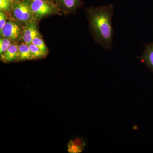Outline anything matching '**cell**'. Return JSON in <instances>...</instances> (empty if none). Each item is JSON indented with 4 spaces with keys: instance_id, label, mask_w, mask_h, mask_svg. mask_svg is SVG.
<instances>
[{
    "instance_id": "1",
    "label": "cell",
    "mask_w": 153,
    "mask_h": 153,
    "mask_svg": "<svg viewBox=\"0 0 153 153\" xmlns=\"http://www.w3.org/2000/svg\"><path fill=\"white\" fill-rule=\"evenodd\" d=\"M86 17L89 23V31L95 42L104 50L112 49V19L114 6L112 4L100 7H91L86 9Z\"/></svg>"
},
{
    "instance_id": "2",
    "label": "cell",
    "mask_w": 153,
    "mask_h": 153,
    "mask_svg": "<svg viewBox=\"0 0 153 153\" xmlns=\"http://www.w3.org/2000/svg\"><path fill=\"white\" fill-rule=\"evenodd\" d=\"M33 19L39 23L42 19L61 13L53 0H30Z\"/></svg>"
},
{
    "instance_id": "3",
    "label": "cell",
    "mask_w": 153,
    "mask_h": 153,
    "mask_svg": "<svg viewBox=\"0 0 153 153\" xmlns=\"http://www.w3.org/2000/svg\"><path fill=\"white\" fill-rule=\"evenodd\" d=\"M24 26L12 18H10L2 29L0 30V37L8 38L12 42L22 41Z\"/></svg>"
},
{
    "instance_id": "4",
    "label": "cell",
    "mask_w": 153,
    "mask_h": 153,
    "mask_svg": "<svg viewBox=\"0 0 153 153\" xmlns=\"http://www.w3.org/2000/svg\"><path fill=\"white\" fill-rule=\"evenodd\" d=\"M11 18L20 22L24 27L33 19L30 0H22L14 3Z\"/></svg>"
},
{
    "instance_id": "5",
    "label": "cell",
    "mask_w": 153,
    "mask_h": 153,
    "mask_svg": "<svg viewBox=\"0 0 153 153\" xmlns=\"http://www.w3.org/2000/svg\"><path fill=\"white\" fill-rule=\"evenodd\" d=\"M60 12L65 15L75 14L84 4L82 0H54Z\"/></svg>"
},
{
    "instance_id": "6",
    "label": "cell",
    "mask_w": 153,
    "mask_h": 153,
    "mask_svg": "<svg viewBox=\"0 0 153 153\" xmlns=\"http://www.w3.org/2000/svg\"><path fill=\"white\" fill-rule=\"evenodd\" d=\"M39 23L34 19L28 22L24 27L22 41L25 44L30 45L32 41L36 37H42L39 29Z\"/></svg>"
},
{
    "instance_id": "7",
    "label": "cell",
    "mask_w": 153,
    "mask_h": 153,
    "mask_svg": "<svg viewBox=\"0 0 153 153\" xmlns=\"http://www.w3.org/2000/svg\"><path fill=\"white\" fill-rule=\"evenodd\" d=\"M145 50L139 58L153 73V42L145 44Z\"/></svg>"
},
{
    "instance_id": "8",
    "label": "cell",
    "mask_w": 153,
    "mask_h": 153,
    "mask_svg": "<svg viewBox=\"0 0 153 153\" xmlns=\"http://www.w3.org/2000/svg\"><path fill=\"white\" fill-rule=\"evenodd\" d=\"M19 43L13 42L1 59L5 63L18 62L19 58Z\"/></svg>"
},
{
    "instance_id": "9",
    "label": "cell",
    "mask_w": 153,
    "mask_h": 153,
    "mask_svg": "<svg viewBox=\"0 0 153 153\" xmlns=\"http://www.w3.org/2000/svg\"><path fill=\"white\" fill-rule=\"evenodd\" d=\"M84 140L80 137L72 139L67 143V151L69 153H80L85 146Z\"/></svg>"
},
{
    "instance_id": "10",
    "label": "cell",
    "mask_w": 153,
    "mask_h": 153,
    "mask_svg": "<svg viewBox=\"0 0 153 153\" xmlns=\"http://www.w3.org/2000/svg\"><path fill=\"white\" fill-rule=\"evenodd\" d=\"M19 61L33 60L29 45L22 41L19 43Z\"/></svg>"
},
{
    "instance_id": "11",
    "label": "cell",
    "mask_w": 153,
    "mask_h": 153,
    "mask_svg": "<svg viewBox=\"0 0 153 153\" xmlns=\"http://www.w3.org/2000/svg\"><path fill=\"white\" fill-rule=\"evenodd\" d=\"M14 4V2L11 0H0V10L4 11L10 16Z\"/></svg>"
},
{
    "instance_id": "12",
    "label": "cell",
    "mask_w": 153,
    "mask_h": 153,
    "mask_svg": "<svg viewBox=\"0 0 153 153\" xmlns=\"http://www.w3.org/2000/svg\"><path fill=\"white\" fill-rule=\"evenodd\" d=\"M32 44L38 47L45 55H47L49 50L43 40V37H38L34 38L32 41Z\"/></svg>"
},
{
    "instance_id": "13",
    "label": "cell",
    "mask_w": 153,
    "mask_h": 153,
    "mask_svg": "<svg viewBox=\"0 0 153 153\" xmlns=\"http://www.w3.org/2000/svg\"><path fill=\"white\" fill-rule=\"evenodd\" d=\"M13 42L10 39L0 37V58H2L5 52Z\"/></svg>"
},
{
    "instance_id": "14",
    "label": "cell",
    "mask_w": 153,
    "mask_h": 153,
    "mask_svg": "<svg viewBox=\"0 0 153 153\" xmlns=\"http://www.w3.org/2000/svg\"><path fill=\"white\" fill-rule=\"evenodd\" d=\"M29 47L33 60L43 59L47 56L38 47L34 44H31L29 45Z\"/></svg>"
},
{
    "instance_id": "15",
    "label": "cell",
    "mask_w": 153,
    "mask_h": 153,
    "mask_svg": "<svg viewBox=\"0 0 153 153\" xmlns=\"http://www.w3.org/2000/svg\"><path fill=\"white\" fill-rule=\"evenodd\" d=\"M10 16L5 12L0 10V30L2 29Z\"/></svg>"
},
{
    "instance_id": "16",
    "label": "cell",
    "mask_w": 153,
    "mask_h": 153,
    "mask_svg": "<svg viewBox=\"0 0 153 153\" xmlns=\"http://www.w3.org/2000/svg\"><path fill=\"white\" fill-rule=\"evenodd\" d=\"M13 1L14 3L19 2L21 1L22 0H11Z\"/></svg>"
}]
</instances>
